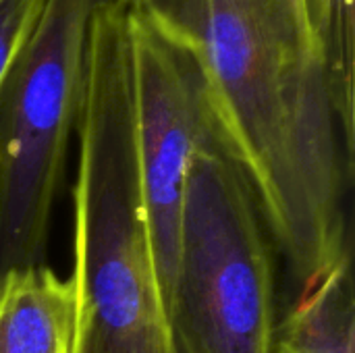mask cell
I'll return each mask as SVG.
<instances>
[{
  "instance_id": "obj_1",
  "label": "cell",
  "mask_w": 355,
  "mask_h": 353,
  "mask_svg": "<svg viewBox=\"0 0 355 353\" xmlns=\"http://www.w3.org/2000/svg\"><path fill=\"white\" fill-rule=\"evenodd\" d=\"M210 81L233 152L304 285L352 250L355 112L333 81L310 0H150Z\"/></svg>"
},
{
  "instance_id": "obj_2",
  "label": "cell",
  "mask_w": 355,
  "mask_h": 353,
  "mask_svg": "<svg viewBox=\"0 0 355 353\" xmlns=\"http://www.w3.org/2000/svg\"><path fill=\"white\" fill-rule=\"evenodd\" d=\"M77 137L73 353H177L144 200L123 0L94 15Z\"/></svg>"
},
{
  "instance_id": "obj_3",
  "label": "cell",
  "mask_w": 355,
  "mask_h": 353,
  "mask_svg": "<svg viewBox=\"0 0 355 353\" xmlns=\"http://www.w3.org/2000/svg\"><path fill=\"white\" fill-rule=\"evenodd\" d=\"M275 289L270 233L248 173L227 146L196 152L166 302L177 353H270Z\"/></svg>"
},
{
  "instance_id": "obj_4",
  "label": "cell",
  "mask_w": 355,
  "mask_h": 353,
  "mask_svg": "<svg viewBox=\"0 0 355 353\" xmlns=\"http://www.w3.org/2000/svg\"><path fill=\"white\" fill-rule=\"evenodd\" d=\"M106 2L46 0L0 87V270L44 264L92 21Z\"/></svg>"
},
{
  "instance_id": "obj_5",
  "label": "cell",
  "mask_w": 355,
  "mask_h": 353,
  "mask_svg": "<svg viewBox=\"0 0 355 353\" xmlns=\"http://www.w3.org/2000/svg\"><path fill=\"white\" fill-rule=\"evenodd\" d=\"M129 35L141 185L166 308L191 158L233 146L196 50L139 8H129Z\"/></svg>"
},
{
  "instance_id": "obj_6",
  "label": "cell",
  "mask_w": 355,
  "mask_h": 353,
  "mask_svg": "<svg viewBox=\"0 0 355 353\" xmlns=\"http://www.w3.org/2000/svg\"><path fill=\"white\" fill-rule=\"evenodd\" d=\"M77 293L50 266L0 270V353H73Z\"/></svg>"
},
{
  "instance_id": "obj_7",
  "label": "cell",
  "mask_w": 355,
  "mask_h": 353,
  "mask_svg": "<svg viewBox=\"0 0 355 353\" xmlns=\"http://www.w3.org/2000/svg\"><path fill=\"white\" fill-rule=\"evenodd\" d=\"M289 314L275 325L270 353H355L352 252L302 285Z\"/></svg>"
},
{
  "instance_id": "obj_8",
  "label": "cell",
  "mask_w": 355,
  "mask_h": 353,
  "mask_svg": "<svg viewBox=\"0 0 355 353\" xmlns=\"http://www.w3.org/2000/svg\"><path fill=\"white\" fill-rule=\"evenodd\" d=\"M310 12L343 104L355 112L354 0H310Z\"/></svg>"
},
{
  "instance_id": "obj_9",
  "label": "cell",
  "mask_w": 355,
  "mask_h": 353,
  "mask_svg": "<svg viewBox=\"0 0 355 353\" xmlns=\"http://www.w3.org/2000/svg\"><path fill=\"white\" fill-rule=\"evenodd\" d=\"M46 0H0V87Z\"/></svg>"
},
{
  "instance_id": "obj_10",
  "label": "cell",
  "mask_w": 355,
  "mask_h": 353,
  "mask_svg": "<svg viewBox=\"0 0 355 353\" xmlns=\"http://www.w3.org/2000/svg\"><path fill=\"white\" fill-rule=\"evenodd\" d=\"M129 8H144L150 0H123Z\"/></svg>"
}]
</instances>
